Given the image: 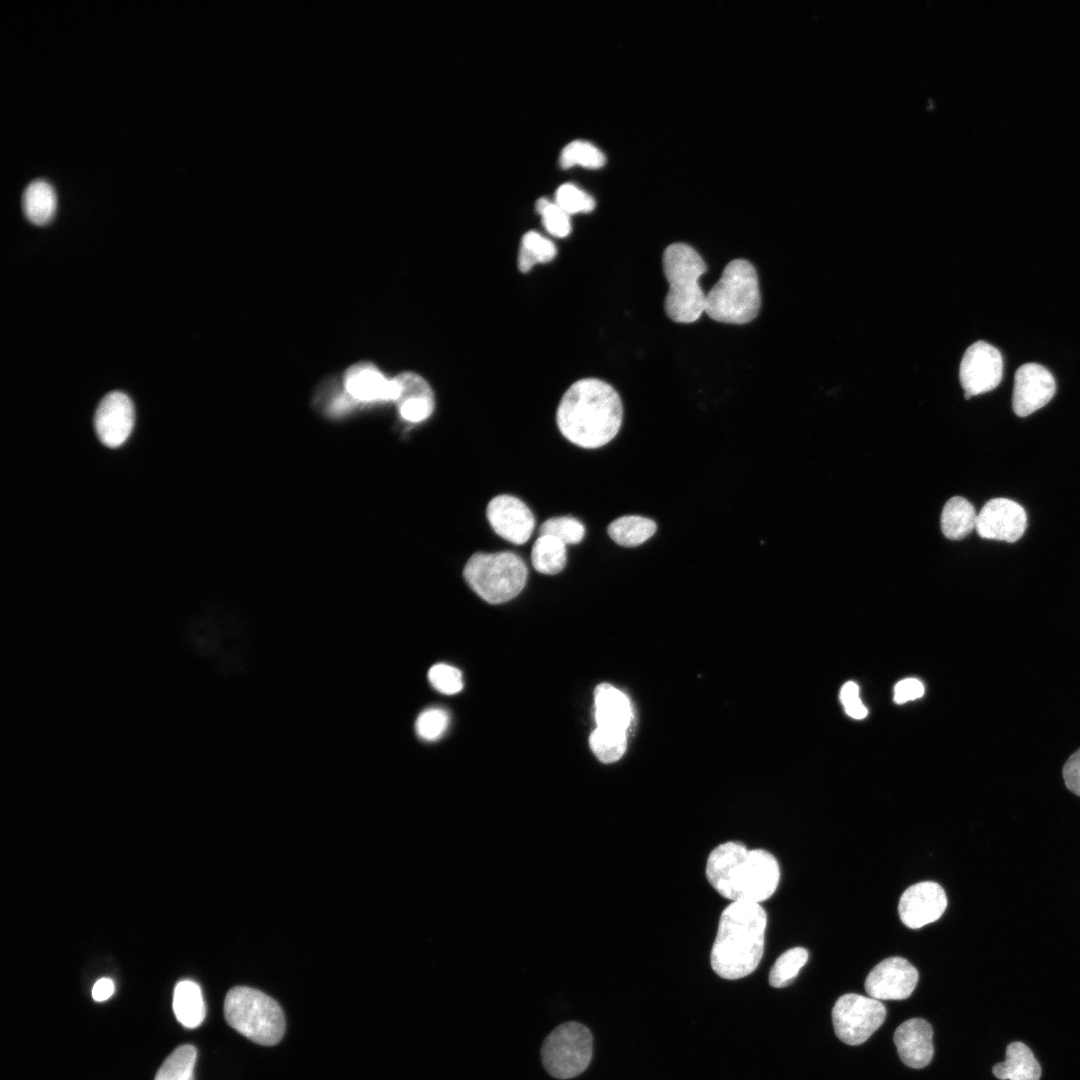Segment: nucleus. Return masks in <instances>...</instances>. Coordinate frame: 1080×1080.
<instances>
[{"label": "nucleus", "mask_w": 1080, "mask_h": 1080, "mask_svg": "<svg viewBox=\"0 0 1080 1080\" xmlns=\"http://www.w3.org/2000/svg\"><path fill=\"white\" fill-rule=\"evenodd\" d=\"M886 1008L877 999L849 993L841 996L832 1009L837 1037L848 1045L864 1043L884 1022Z\"/></svg>", "instance_id": "obj_9"}, {"label": "nucleus", "mask_w": 1080, "mask_h": 1080, "mask_svg": "<svg viewBox=\"0 0 1080 1080\" xmlns=\"http://www.w3.org/2000/svg\"><path fill=\"white\" fill-rule=\"evenodd\" d=\"M555 203L569 215L588 213L595 208L594 198L578 186L565 183L555 193Z\"/></svg>", "instance_id": "obj_34"}, {"label": "nucleus", "mask_w": 1080, "mask_h": 1080, "mask_svg": "<svg viewBox=\"0 0 1080 1080\" xmlns=\"http://www.w3.org/2000/svg\"><path fill=\"white\" fill-rule=\"evenodd\" d=\"M173 1010L177 1020L186 1028L194 1029L202 1024L206 1006L201 988L191 980H182L175 986Z\"/></svg>", "instance_id": "obj_22"}, {"label": "nucleus", "mask_w": 1080, "mask_h": 1080, "mask_svg": "<svg viewBox=\"0 0 1080 1080\" xmlns=\"http://www.w3.org/2000/svg\"><path fill=\"white\" fill-rule=\"evenodd\" d=\"M557 254L555 244L536 231L526 232L521 239L518 267L523 273L528 272L537 263L551 261Z\"/></svg>", "instance_id": "obj_27"}, {"label": "nucleus", "mask_w": 1080, "mask_h": 1080, "mask_svg": "<svg viewBox=\"0 0 1080 1080\" xmlns=\"http://www.w3.org/2000/svg\"><path fill=\"white\" fill-rule=\"evenodd\" d=\"M767 915L759 903L732 902L722 912L710 962L721 978L735 980L759 965L765 943Z\"/></svg>", "instance_id": "obj_3"}, {"label": "nucleus", "mask_w": 1080, "mask_h": 1080, "mask_svg": "<svg viewBox=\"0 0 1080 1080\" xmlns=\"http://www.w3.org/2000/svg\"><path fill=\"white\" fill-rule=\"evenodd\" d=\"M933 1030L924 1019H909L896 1029L894 1043L902 1062L915 1069L927 1066L933 1057Z\"/></svg>", "instance_id": "obj_19"}, {"label": "nucleus", "mask_w": 1080, "mask_h": 1080, "mask_svg": "<svg viewBox=\"0 0 1080 1080\" xmlns=\"http://www.w3.org/2000/svg\"><path fill=\"white\" fill-rule=\"evenodd\" d=\"M919 974L906 959L889 957L878 963L865 980L868 995L877 1000H903L915 989Z\"/></svg>", "instance_id": "obj_12"}, {"label": "nucleus", "mask_w": 1080, "mask_h": 1080, "mask_svg": "<svg viewBox=\"0 0 1080 1080\" xmlns=\"http://www.w3.org/2000/svg\"><path fill=\"white\" fill-rule=\"evenodd\" d=\"M398 396L394 402L400 418L407 423H420L434 410V394L429 383L419 374L402 372L394 377Z\"/></svg>", "instance_id": "obj_18"}, {"label": "nucleus", "mask_w": 1080, "mask_h": 1080, "mask_svg": "<svg viewBox=\"0 0 1080 1080\" xmlns=\"http://www.w3.org/2000/svg\"><path fill=\"white\" fill-rule=\"evenodd\" d=\"M489 525L494 532L516 545L526 543L535 528V517L529 507L512 495H498L486 509Z\"/></svg>", "instance_id": "obj_13"}, {"label": "nucleus", "mask_w": 1080, "mask_h": 1080, "mask_svg": "<svg viewBox=\"0 0 1080 1080\" xmlns=\"http://www.w3.org/2000/svg\"><path fill=\"white\" fill-rule=\"evenodd\" d=\"M22 208L30 222L37 225L49 222L56 209V196L52 186L43 179L30 182L23 192Z\"/></svg>", "instance_id": "obj_24"}, {"label": "nucleus", "mask_w": 1080, "mask_h": 1080, "mask_svg": "<svg viewBox=\"0 0 1080 1080\" xmlns=\"http://www.w3.org/2000/svg\"><path fill=\"white\" fill-rule=\"evenodd\" d=\"M590 1030L578 1022L556 1027L544 1040L541 1059L546 1071L557 1079H570L589 1065L593 1053Z\"/></svg>", "instance_id": "obj_8"}, {"label": "nucleus", "mask_w": 1080, "mask_h": 1080, "mask_svg": "<svg viewBox=\"0 0 1080 1080\" xmlns=\"http://www.w3.org/2000/svg\"><path fill=\"white\" fill-rule=\"evenodd\" d=\"M663 272L669 284L664 300L667 316L676 323L697 321L705 312L706 294L699 285L707 266L700 254L685 243H672L662 256Z\"/></svg>", "instance_id": "obj_4"}, {"label": "nucleus", "mask_w": 1080, "mask_h": 1080, "mask_svg": "<svg viewBox=\"0 0 1080 1080\" xmlns=\"http://www.w3.org/2000/svg\"><path fill=\"white\" fill-rule=\"evenodd\" d=\"M431 685L440 693L453 695L463 688L461 672L448 664L438 663L432 666L428 672Z\"/></svg>", "instance_id": "obj_36"}, {"label": "nucleus", "mask_w": 1080, "mask_h": 1080, "mask_svg": "<svg viewBox=\"0 0 1080 1080\" xmlns=\"http://www.w3.org/2000/svg\"><path fill=\"white\" fill-rule=\"evenodd\" d=\"M589 744L599 761L613 763L625 753L627 736L625 732L596 727L590 735Z\"/></svg>", "instance_id": "obj_29"}, {"label": "nucleus", "mask_w": 1080, "mask_h": 1080, "mask_svg": "<svg viewBox=\"0 0 1080 1080\" xmlns=\"http://www.w3.org/2000/svg\"><path fill=\"white\" fill-rule=\"evenodd\" d=\"M1002 372L999 350L987 342L977 341L962 357L959 379L965 394L972 397L995 389L1000 384Z\"/></svg>", "instance_id": "obj_10"}, {"label": "nucleus", "mask_w": 1080, "mask_h": 1080, "mask_svg": "<svg viewBox=\"0 0 1080 1080\" xmlns=\"http://www.w3.org/2000/svg\"><path fill=\"white\" fill-rule=\"evenodd\" d=\"M840 699L846 713L854 719H863L867 715V709L859 698V688L856 683H845L840 692Z\"/></svg>", "instance_id": "obj_37"}, {"label": "nucleus", "mask_w": 1080, "mask_h": 1080, "mask_svg": "<svg viewBox=\"0 0 1080 1080\" xmlns=\"http://www.w3.org/2000/svg\"><path fill=\"white\" fill-rule=\"evenodd\" d=\"M924 693V686L914 678L899 681L894 688V701L903 704L907 701L920 698Z\"/></svg>", "instance_id": "obj_39"}, {"label": "nucleus", "mask_w": 1080, "mask_h": 1080, "mask_svg": "<svg viewBox=\"0 0 1080 1080\" xmlns=\"http://www.w3.org/2000/svg\"><path fill=\"white\" fill-rule=\"evenodd\" d=\"M809 953L803 947H794L782 953L771 967L769 983L772 987L783 988L792 983L801 968L806 964Z\"/></svg>", "instance_id": "obj_30"}, {"label": "nucleus", "mask_w": 1080, "mask_h": 1080, "mask_svg": "<svg viewBox=\"0 0 1080 1080\" xmlns=\"http://www.w3.org/2000/svg\"><path fill=\"white\" fill-rule=\"evenodd\" d=\"M761 294L755 267L746 259H734L706 294L705 313L712 320L743 325L760 311Z\"/></svg>", "instance_id": "obj_5"}, {"label": "nucleus", "mask_w": 1080, "mask_h": 1080, "mask_svg": "<svg viewBox=\"0 0 1080 1080\" xmlns=\"http://www.w3.org/2000/svg\"><path fill=\"white\" fill-rule=\"evenodd\" d=\"M344 388L350 398L361 403L395 402L398 387L371 362L361 361L344 373Z\"/></svg>", "instance_id": "obj_17"}, {"label": "nucleus", "mask_w": 1080, "mask_h": 1080, "mask_svg": "<svg viewBox=\"0 0 1080 1080\" xmlns=\"http://www.w3.org/2000/svg\"><path fill=\"white\" fill-rule=\"evenodd\" d=\"M539 534L554 536L565 545L578 544L584 538L585 527L570 516L552 517L541 524Z\"/></svg>", "instance_id": "obj_32"}, {"label": "nucleus", "mask_w": 1080, "mask_h": 1080, "mask_svg": "<svg viewBox=\"0 0 1080 1080\" xmlns=\"http://www.w3.org/2000/svg\"><path fill=\"white\" fill-rule=\"evenodd\" d=\"M946 907L944 889L936 882L923 881L904 891L899 900L898 912L904 925L917 929L938 920Z\"/></svg>", "instance_id": "obj_15"}, {"label": "nucleus", "mask_w": 1080, "mask_h": 1080, "mask_svg": "<svg viewBox=\"0 0 1080 1080\" xmlns=\"http://www.w3.org/2000/svg\"><path fill=\"white\" fill-rule=\"evenodd\" d=\"M566 546L554 536L540 535L531 550V562L534 569L545 575L560 573L567 563Z\"/></svg>", "instance_id": "obj_26"}, {"label": "nucleus", "mask_w": 1080, "mask_h": 1080, "mask_svg": "<svg viewBox=\"0 0 1080 1080\" xmlns=\"http://www.w3.org/2000/svg\"><path fill=\"white\" fill-rule=\"evenodd\" d=\"M622 419L619 394L598 378L574 382L563 394L556 411L560 433L569 442L587 449L610 442L617 435Z\"/></svg>", "instance_id": "obj_1"}, {"label": "nucleus", "mask_w": 1080, "mask_h": 1080, "mask_svg": "<svg viewBox=\"0 0 1080 1080\" xmlns=\"http://www.w3.org/2000/svg\"><path fill=\"white\" fill-rule=\"evenodd\" d=\"M536 209L542 217L545 229L558 238L566 237L571 232L570 215L555 202L541 198L536 203Z\"/></svg>", "instance_id": "obj_33"}, {"label": "nucleus", "mask_w": 1080, "mask_h": 1080, "mask_svg": "<svg viewBox=\"0 0 1080 1080\" xmlns=\"http://www.w3.org/2000/svg\"><path fill=\"white\" fill-rule=\"evenodd\" d=\"M223 1010L226 1022L233 1029L259 1045H275L285 1033L282 1008L257 989L233 987L226 994Z\"/></svg>", "instance_id": "obj_6"}, {"label": "nucleus", "mask_w": 1080, "mask_h": 1080, "mask_svg": "<svg viewBox=\"0 0 1080 1080\" xmlns=\"http://www.w3.org/2000/svg\"><path fill=\"white\" fill-rule=\"evenodd\" d=\"M606 158L601 150L590 142L574 140L568 143L561 151L560 165L570 168L575 165L586 168H600L605 164Z\"/></svg>", "instance_id": "obj_31"}, {"label": "nucleus", "mask_w": 1080, "mask_h": 1080, "mask_svg": "<svg viewBox=\"0 0 1080 1080\" xmlns=\"http://www.w3.org/2000/svg\"><path fill=\"white\" fill-rule=\"evenodd\" d=\"M94 425L104 445L111 448L122 445L134 425V407L130 398L119 391L107 394L97 407Z\"/></svg>", "instance_id": "obj_16"}, {"label": "nucleus", "mask_w": 1080, "mask_h": 1080, "mask_svg": "<svg viewBox=\"0 0 1080 1080\" xmlns=\"http://www.w3.org/2000/svg\"><path fill=\"white\" fill-rule=\"evenodd\" d=\"M993 1074L1000 1080H1039L1041 1068L1025 1044L1013 1042L1006 1049L1005 1061L993 1067Z\"/></svg>", "instance_id": "obj_21"}, {"label": "nucleus", "mask_w": 1080, "mask_h": 1080, "mask_svg": "<svg viewBox=\"0 0 1080 1080\" xmlns=\"http://www.w3.org/2000/svg\"><path fill=\"white\" fill-rule=\"evenodd\" d=\"M976 518L974 506L964 497L954 496L942 509L941 531L949 540H962L975 529Z\"/></svg>", "instance_id": "obj_23"}, {"label": "nucleus", "mask_w": 1080, "mask_h": 1080, "mask_svg": "<svg viewBox=\"0 0 1080 1080\" xmlns=\"http://www.w3.org/2000/svg\"><path fill=\"white\" fill-rule=\"evenodd\" d=\"M706 877L711 886L732 902L759 903L776 891L780 869L766 850H749L740 842H725L709 854Z\"/></svg>", "instance_id": "obj_2"}, {"label": "nucleus", "mask_w": 1080, "mask_h": 1080, "mask_svg": "<svg viewBox=\"0 0 1080 1080\" xmlns=\"http://www.w3.org/2000/svg\"><path fill=\"white\" fill-rule=\"evenodd\" d=\"M197 1050L186 1044L177 1047L162 1063L154 1080H194Z\"/></svg>", "instance_id": "obj_28"}, {"label": "nucleus", "mask_w": 1080, "mask_h": 1080, "mask_svg": "<svg viewBox=\"0 0 1080 1080\" xmlns=\"http://www.w3.org/2000/svg\"><path fill=\"white\" fill-rule=\"evenodd\" d=\"M114 993V983L110 978H101L92 988V997L96 1001H105Z\"/></svg>", "instance_id": "obj_40"}, {"label": "nucleus", "mask_w": 1080, "mask_h": 1080, "mask_svg": "<svg viewBox=\"0 0 1080 1080\" xmlns=\"http://www.w3.org/2000/svg\"><path fill=\"white\" fill-rule=\"evenodd\" d=\"M1062 774L1067 789L1080 797V748L1067 759Z\"/></svg>", "instance_id": "obj_38"}, {"label": "nucleus", "mask_w": 1080, "mask_h": 1080, "mask_svg": "<svg viewBox=\"0 0 1080 1080\" xmlns=\"http://www.w3.org/2000/svg\"><path fill=\"white\" fill-rule=\"evenodd\" d=\"M596 727L625 732L632 721V706L627 696L608 683L594 692Z\"/></svg>", "instance_id": "obj_20"}, {"label": "nucleus", "mask_w": 1080, "mask_h": 1080, "mask_svg": "<svg viewBox=\"0 0 1080 1080\" xmlns=\"http://www.w3.org/2000/svg\"><path fill=\"white\" fill-rule=\"evenodd\" d=\"M1027 527L1025 509L1008 498H993L977 513L975 529L984 539L1014 543Z\"/></svg>", "instance_id": "obj_11"}, {"label": "nucleus", "mask_w": 1080, "mask_h": 1080, "mask_svg": "<svg viewBox=\"0 0 1080 1080\" xmlns=\"http://www.w3.org/2000/svg\"><path fill=\"white\" fill-rule=\"evenodd\" d=\"M449 724L448 713L440 708H430L423 711L416 720V732L426 741L439 739L446 731Z\"/></svg>", "instance_id": "obj_35"}, {"label": "nucleus", "mask_w": 1080, "mask_h": 1080, "mask_svg": "<svg viewBox=\"0 0 1080 1080\" xmlns=\"http://www.w3.org/2000/svg\"><path fill=\"white\" fill-rule=\"evenodd\" d=\"M656 529L657 525L653 520L642 516L628 515L611 522L607 532L617 544L624 547H635L651 538Z\"/></svg>", "instance_id": "obj_25"}, {"label": "nucleus", "mask_w": 1080, "mask_h": 1080, "mask_svg": "<svg viewBox=\"0 0 1080 1080\" xmlns=\"http://www.w3.org/2000/svg\"><path fill=\"white\" fill-rule=\"evenodd\" d=\"M463 576L470 588L490 604H500L516 597L524 588L528 569L514 552L473 554L464 566Z\"/></svg>", "instance_id": "obj_7"}, {"label": "nucleus", "mask_w": 1080, "mask_h": 1080, "mask_svg": "<svg viewBox=\"0 0 1080 1080\" xmlns=\"http://www.w3.org/2000/svg\"><path fill=\"white\" fill-rule=\"evenodd\" d=\"M1056 383L1042 365L1026 363L1014 376L1012 408L1019 417H1026L1045 406L1054 396Z\"/></svg>", "instance_id": "obj_14"}]
</instances>
